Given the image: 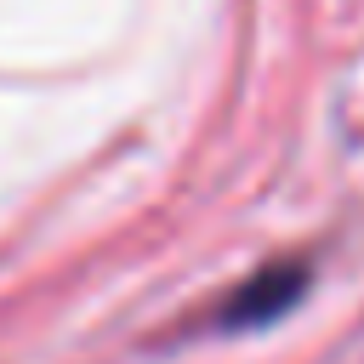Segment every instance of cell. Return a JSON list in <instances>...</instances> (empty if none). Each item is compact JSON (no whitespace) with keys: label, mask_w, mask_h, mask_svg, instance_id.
I'll use <instances>...</instances> for the list:
<instances>
[{"label":"cell","mask_w":364,"mask_h":364,"mask_svg":"<svg viewBox=\"0 0 364 364\" xmlns=\"http://www.w3.org/2000/svg\"><path fill=\"white\" fill-rule=\"evenodd\" d=\"M296 290H301V267H273L262 284H250V290H239V296L228 301L222 324H228V330H239V324H262V318H273Z\"/></svg>","instance_id":"cell-1"}]
</instances>
